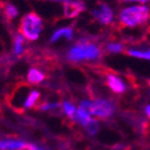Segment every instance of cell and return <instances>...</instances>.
Returning a JSON list of instances; mask_svg holds the SVG:
<instances>
[{
	"label": "cell",
	"mask_w": 150,
	"mask_h": 150,
	"mask_svg": "<svg viewBox=\"0 0 150 150\" xmlns=\"http://www.w3.org/2000/svg\"><path fill=\"white\" fill-rule=\"evenodd\" d=\"M62 107H63V112H64V115L69 118V119H73L74 115H75V112H76V107H75L71 101L69 100H64L63 104H62Z\"/></svg>",
	"instance_id": "2e32d148"
},
{
	"label": "cell",
	"mask_w": 150,
	"mask_h": 150,
	"mask_svg": "<svg viewBox=\"0 0 150 150\" xmlns=\"http://www.w3.org/2000/svg\"><path fill=\"white\" fill-rule=\"evenodd\" d=\"M73 29L71 28H62L57 31H55L50 38V43H55L60 40H67V41H71L73 40Z\"/></svg>",
	"instance_id": "8fae6325"
},
{
	"label": "cell",
	"mask_w": 150,
	"mask_h": 150,
	"mask_svg": "<svg viewBox=\"0 0 150 150\" xmlns=\"http://www.w3.org/2000/svg\"><path fill=\"white\" fill-rule=\"evenodd\" d=\"M146 83H148V86H150V80H146Z\"/></svg>",
	"instance_id": "7402d4cb"
},
{
	"label": "cell",
	"mask_w": 150,
	"mask_h": 150,
	"mask_svg": "<svg viewBox=\"0 0 150 150\" xmlns=\"http://www.w3.org/2000/svg\"><path fill=\"white\" fill-rule=\"evenodd\" d=\"M13 54L17 57H21L25 54V37L21 33L14 36L13 40Z\"/></svg>",
	"instance_id": "7c38bea8"
},
{
	"label": "cell",
	"mask_w": 150,
	"mask_h": 150,
	"mask_svg": "<svg viewBox=\"0 0 150 150\" xmlns=\"http://www.w3.org/2000/svg\"><path fill=\"white\" fill-rule=\"evenodd\" d=\"M105 78H106V85H107V87L112 92H113V93L122 94V93L125 92V89H126L125 83L123 82V80L117 76V75H115L113 73H108Z\"/></svg>",
	"instance_id": "ba28073f"
},
{
	"label": "cell",
	"mask_w": 150,
	"mask_h": 150,
	"mask_svg": "<svg viewBox=\"0 0 150 150\" xmlns=\"http://www.w3.org/2000/svg\"><path fill=\"white\" fill-rule=\"evenodd\" d=\"M31 93V85L24 80H13L7 85L3 97L4 104L18 115H24L25 101Z\"/></svg>",
	"instance_id": "6da1fadb"
},
{
	"label": "cell",
	"mask_w": 150,
	"mask_h": 150,
	"mask_svg": "<svg viewBox=\"0 0 150 150\" xmlns=\"http://www.w3.org/2000/svg\"><path fill=\"white\" fill-rule=\"evenodd\" d=\"M54 1H63V0H54Z\"/></svg>",
	"instance_id": "603a6c76"
},
{
	"label": "cell",
	"mask_w": 150,
	"mask_h": 150,
	"mask_svg": "<svg viewBox=\"0 0 150 150\" xmlns=\"http://www.w3.org/2000/svg\"><path fill=\"white\" fill-rule=\"evenodd\" d=\"M29 142L16 138H1L0 139V150H19L25 148Z\"/></svg>",
	"instance_id": "9c48e42d"
},
{
	"label": "cell",
	"mask_w": 150,
	"mask_h": 150,
	"mask_svg": "<svg viewBox=\"0 0 150 150\" xmlns=\"http://www.w3.org/2000/svg\"><path fill=\"white\" fill-rule=\"evenodd\" d=\"M124 1H136V3H142V4H145L150 0H124Z\"/></svg>",
	"instance_id": "d6986e66"
},
{
	"label": "cell",
	"mask_w": 150,
	"mask_h": 150,
	"mask_svg": "<svg viewBox=\"0 0 150 150\" xmlns=\"http://www.w3.org/2000/svg\"><path fill=\"white\" fill-rule=\"evenodd\" d=\"M85 10L86 5L80 0H75V1H69L68 0L63 4V14L66 18H75Z\"/></svg>",
	"instance_id": "52a82bcc"
},
{
	"label": "cell",
	"mask_w": 150,
	"mask_h": 150,
	"mask_svg": "<svg viewBox=\"0 0 150 150\" xmlns=\"http://www.w3.org/2000/svg\"><path fill=\"white\" fill-rule=\"evenodd\" d=\"M101 50L100 48L92 43L87 38H81L68 51V60L71 62H81V61H96L100 57Z\"/></svg>",
	"instance_id": "3957f363"
},
{
	"label": "cell",
	"mask_w": 150,
	"mask_h": 150,
	"mask_svg": "<svg viewBox=\"0 0 150 150\" xmlns=\"http://www.w3.org/2000/svg\"><path fill=\"white\" fill-rule=\"evenodd\" d=\"M145 113H146V116L150 118V105H148V106L145 107Z\"/></svg>",
	"instance_id": "44dd1931"
},
{
	"label": "cell",
	"mask_w": 150,
	"mask_h": 150,
	"mask_svg": "<svg viewBox=\"0 0 150 150\" xmlns=\"http://www.w3.org/2000/svg\"><path fill=\"white\" fill-rule=\"evenodd\" d=\"M26 79L30 85H40L41 82H43L47 79V76H45L44 71L37 69V68H30L28 70Z\"/></svg>",
	"instance_id": "30bf717a"
},
{
	"label": "cell",
	"mask_w": 150,
	"mask_h": 150,
	"mask_svg": "<svg viewBox=\"0 0 150 150\" xmlns=\"http://www.w3.org/2000/svg\"><path fill=\"white\" fill-rule=\"evenodd\" d=\"M126 54L137 59L143 60H150V49L149 50H136V49H129L126 50Z\"/></svg>",
	"instance_id": "9a60e30c"
},
{
	"label": "cell",
	"mask_w": 150,
	"mask_h": 150,
	"mask_svg": "<svg viewBox=\"0 0 150 150\" xmlns=\"http://www.w3.org/2000/svg\"><path fill=\"white\" fill-rule=\"evenodd\" d=\"M31 150H45V149H44V148H41V146H37V145H35V144H32Z\"/></svg>",
	"instance_id": "ffe728a7"
},
{
	"label": "cell",
	"mask_w": 150,
	"mask_h": 150,
	"mask_svg": "<svg viewBox=\"0 0 150 150\" xmlns=\"http://www.w3.org/2000/svg\"><path fill=\"white\" fill-rule=\"evenodd\" d=\"M115 112H116V105L110 99H105V98L94 100L91 106V115H94L103 120L111 118Z\"/></svg>",
	"instance_id": "5b68a950"
},
{
	"label": "cell",
	"mask_w": 150,
	"mask_h": 150,
	"mask_svg": "<svg viewBox=\"0 0 150 150\" xmlns=\"http://www.w3.org/2000/svg\"><path fill=\"white\" fill-rule=\"evenodd\" d=\"M124 51V47L122 43H110L107 44V52H111V54H116V52H122Z\"/></svg>",
	"instance_id": "ac0fdd59"
},
{
	"label": "cell",
	"mask_w": 150,
	"mask_h": 150,
	"mask_svg": "<svg viewBox=\"0 0 150 150\" xmlns=\"http://www.w3.org/2000/svg\"><path fill=\"white\" fill-rule=\"evenodd\" d=\"M150 19V8L145 5H134L120 11L119 22L124 28H137L144 25Z\"/></svg>",
	"instance_id": "7a4b0ae2"
},
{
	"label": "cell",
	"mask_w": 150,
	"mask_h": 150,
	"mask_svg": "<svg viewBox=\"0 0 150 150\" xmlns=\"http://www.w3.org/2000/svg\"><path fill=\"white\" fill-rule=\"evenodd\" d=\"M4 16L7 18V19H14V18L18 16L17 7L12 4H6L4 7Z\"/></svg>",
	"instance_id": "e0dca14e"
},
{
	"label": "cell",
	"mask_w": 150,
	"mask_h": 150,
	"mask_svg": "<svg viewBox=\"0 0 150 150\" xmlns=\"http://www.w3.org/2000/svg\"><path fill=\"white\" fill-rule=\"evenodd\" d=\"M63 1H68V0H63Z\"/></svg>",
	"instance_id": "cb8c5ba5"
},
{
	"label": "cell",
	"mask_w": 150,
	"mask_h": 150,
	"mask_svg": "<svg viewBox=\"0 0 150 150\" xmlns=\"http://www.w3.org/2000/svg\"><path fill=\"white\" fill-rule=\"evenodd\" d=\"M89 119H91V115L87 113L86 111L79 108V110H76V112H75V115H74V117H73L71 120L75 122V123H79L81 125H85Z\"/></svg>",
	"instance_id": "4fadbf2b"
},
{
	"label": "cell",
	"mask_w": 150,
	"mask_h": 150,
	"mask_svg": "<svg viewBox=\"0 0 150 150\" xmlns=\"http://www.w3.org/2000/svg\"><path fill=\"white\" fill-rule=\"evenodd\" d=\"M42 30H43L42 19L35 12L26 13L21 19L19 29H18L19 33L23 35L28 41H36L40 37Z\"/></svg>",
	"instance_id": "277c9868"
},
{
	"label": "cell",
	"mask_w": 150,
	"mask_h": 150,
	"mask_svg": "<svg viewBox=\"0 0 150 150\" xmlns=\"http://www.w3.org/2000/svg\"><path fill=\"white\" fill-rule=\"evenodd\" d=\"M92 14L103 25H108L113 22V11H112V8L107 4L100 3L99 8H96L92 12Z\"/></svg>",
	"instance_id": "8992f818"
},
{
	"label": "cell",
	"mask_w": 150,
	"mask_h": 150,
	"mask_svg": "<svg viewBox=\"0 0 150 150\" xmlns=\"http://www.w3.org/2000/svg\"><path fill=\"white\" fill-rule=\"evenodd\" d=\"M85 130L87 131V134L91 136H96L99 132V123L97 119H89L85 125H83Z\"/></svg>",
	"instance_id": "5bb4252c"
}]
</instances>
